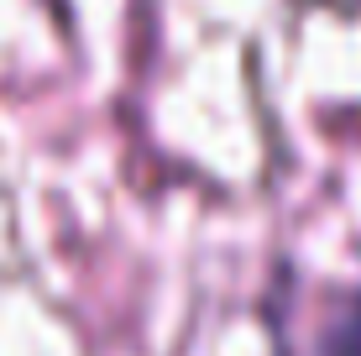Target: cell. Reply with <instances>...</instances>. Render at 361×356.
Listing matches in <instances>:
<instances>
[{"label": "cell", "instance_id": "6da1fadb", "mask_svg": "<svg viewBox=\"0 0 361 356\" xmlns=\"http://www.w3.org/2000/svg\"><path fill=\"white\" fill-rule=\"evenodd\" d=\"M351 346L361 351V309L351 314V320H345V336H341V340H335V356H345V351H351Z\"/></svg>", "mask_w": 361, "mask_h": 356}]
</instances>
